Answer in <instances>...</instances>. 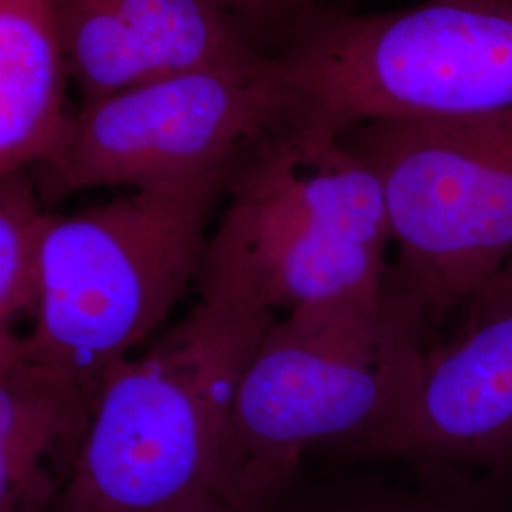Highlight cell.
Returning <instances> with one entry per match:
<instances>
[{
    "label": "cell",
    "instance_id": "cell-13",
    "mask_svg": "<svg viewBox=\"0 0 512 512\" xmlns=\"http://www.w3.org/2000/svg\"><path fill=\"white\" fill-rule=\"evenodd\" d=\"M42 205L31 169L0 175V332L40 308L44 247L57 219Z\"/></svg>",
    "mask_w": 512,
    "mask_h": 512
},
{
    "label": "cell",
    "instance_id": "cell-4",
    "mask_svg": "<svg viewBox=\"0 0 512 512\" xmlns=\"http://www.w3.org/2000/svg\"><path fill=\"white\" fill-rule=\"evenodd\" d=\"M224 190L222 183L133 188L57 215L44 247L35 330L0 336L97 397L103 374L147 340L198 279L207 224Z\"/></svg>",
    "mask_w": 512,
    "mask_h": 512
},
{
    "label": "cell",
    "instance_id": "cell-16",
    "mask_svg": "<svg viewBox=\"0 0 512 512\" xmlns=\"http://www.w3.org/2000/svg\"><path fill=\"white\" fill-rule=\"evenodd\" d=\"M162 512H268L266 509H241L232 503H226L215 494H203L192 497L175 507H169Z\"/></svg>",
    "mask_w": 512,
    "mask_h": 512
},
{
    "label": "cell",
    "instance_id": "cell-6",
    "mask_svg": "<svg viewBox=\"0 0 512 512\" xmlns=\"http://www.w3.org/2000/svg\"><path fill=\"white\" fill-rule=\"evenodd\" d=\"M340 141L382 184L397 289L431 330L465 313L512 256V109L376 118Z\"/></svg>",
    "mask_w": 512,
    "mask_h": 512
},
{
    "label": "cell",
    "instance_id": "cell-5",
    "mask_svg": "<svg viewBox=\"0 0 512 512\" xmlns=\"http://www.w3.org/2000/svg\"><path fill=\"white\" fill-rule=\"evenodd\" d=\"M302 116L342 135L376 118L512 109V0L353 14L313 4L275 55Z\"/></svg>",
    "mask_w": 512,
    "mask_h": 512
},
{
    "label": "cell",
    "instance_id": "cell-10",
    "mask_svg": "<svg viewBox=\"0 0 512 512\" xmlns=\"http://www.w3.org/2000/svg\"><path fill=\"white\" fill-rule=\"evenodd\" d=\"M95 395L0 336V512H54Z\"/></svg>",
    "mask_w": 512,
    "mask_h": 512
},
{
    "label": "cell",
    "instance_id": "cell-3",
    "mask_svg": "<svg viewBox=\"0 0 512 512\" xmlns=\"http://www.w3.org/2000/svg\"><path fill=\"white\" fill-rule=\"evenodd\" d=\"M275 319L200 300L143 357L110 366L54 512H162L213 494L243 372Z\"/></svg>",
    "mask_w": 512,
    "mask_h": 512
},
{
    "label": "cell",
    "instance_id": "cell-12",
    "mask_svg": "<svg viewBox=\"0 0 512 512\" xmlns=\"http://www.w3.org/2000/svg\"><path fill=\"white\" fill-rule=\"evenodd\" d=\"M397 478L346 475L293 486L268 512H512V482L439 461H404Z\"/></svg>",
    "mask_w": 512,
    "mask_h": 512
},
{
    "label": "cell",
    "instance_id": "cell-2",
    "mask_svg": "<svg viewBox=\"0 0 512 512\" xmlns=\"http://www.w3.org/2000/svg\"><path fill=\"white\" fill-rule=\"evenodd\" d=\"M224 192L196 279L202 300L289 313L389 285L382 184L338 135L300 116L260 141Z\"/></svg>",
    "mask_w": 512,
    "mask_h": 512
},
{
    "label": "cell",
    "instance_id": "cell-1",
    "mask_svg": "<svg viewBox=\"0 0 512 512\" xmlns=\"http://www.w3.org/2000/svg\"><path fill=\"white\" fill-rule=\"evenodd\" d=\"M431 332L393 279L382 293L275 319L243 372L213 494L262 509L315 448L365 458L412 395Z\"/></svg>",
    "mask_w": 512,
    "mask_h": 512
},
{
    "label": "cell",
    "instance_id": "cell-11",
    "mask_svg": "<svg viewBox=\"0 0 512 512\" xmlns=\"http://www.w3.org/2000/svg\"><path fill=\"white\" fill-rule=\"evenodd\" d=\"M54 0H0V175L50 160L73 126Z\"/></svg>",
    "mask_w": 512,
    "mask_h": 512
},
{
    "label": "cell",
    "instance_id": "cell-15",
    "mask_svg": "<svg viewBox=\"0 0 512 512\" xmlns=\"http://www.w3.org/2000/svg\"><path fill=\"white\" fill-rule=\"evenodd\" d=\"M509 300H512V256L511 260L505 264V268L495 275L482 293L476 296L475 302L467 310L478 308V306H492L499 302H509Z\"/></svg>",
    "mask_w": 512,
    "mask_h": 512
},
{
    "label": "cell",
    "instance_id": "cell-9",
    "mask_svg": "<svg viewBox=\"0 0 512 512\" xmlns=\"http://www.w3.org/2000/svg\"><path fill=\"white\" fill-rule=\"evenodd\" d=\"M54 8L80 107L165 76L266 55L211 0H54Z\"/></svg>",
    "mask_w": 512,
    "mask_h": 512
},
{
    "label": "cell",
    "instance_id": "cell-8",
    "mask_svg": "<svg viewBox=\"0 0 512 512\" xmlns=\"http://www.w3.org/2000/svg\"><path fill=\"white\" fill-rule=\"evenodd\" d=\"M363 459L439 461L512 482V300L465 311L425 353L401 414Z\"/></svg>",
    "mask_w": 512,
    "mask_h": 512
},
{
    "label": "cell",
    "instance_id": "cell-7",
    "mask_svg": "<svg viewBox=\"0 0 512 512\" xmlns=\"http://www.w3.org/2000/svg\"><path fill=\"white\" fill-rule=\"evenodd\" d=\"M300 116L275 55L173 74L78 107L61 148L31 175L44 203L99 186L226 184L260 141Z\"/></svg>",
    "mask_w": 512,
    "mask_h": 512
},
{
    "label": "cell",
    "instance_id": "cell-14",
    "mask_svg": "<svg viewBox=\"0 0 512 512\" xmlns=\"http://www.w3.org/2000/svg\"><path fill=\"white\" fill-rule=\"evenodd\" d=\"M232 14L262 46L270 38H281L285 44L294 25L302 18L313 0H211Z\"/></svg>",
    "mask_w": 512,
    "mask_h": 512
}]
</instances>
